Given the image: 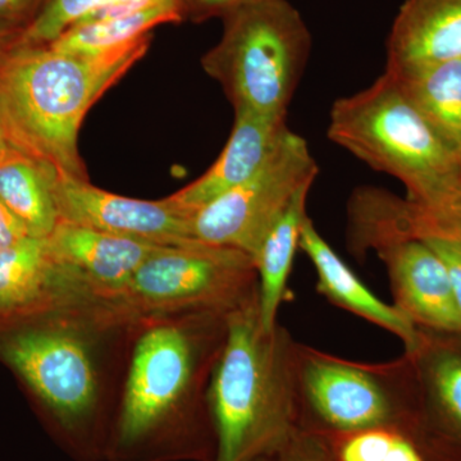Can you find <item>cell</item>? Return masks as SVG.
<instances>
[{
	"label": "cell",
	"instance_id": "obj_12",
	"mask_svg": "<svg viewBox=\"0 0 461 461\" xmlns=\"http://www.w3.org/2000/svg\"><path fill=\"white\" fill-rule=\"evenodd\" d=\"M386 266L395 308L418 329L461 335V311L445 264L420 239L373 245Z\"/></svg>",
	"mask_w": 461,
	"mask_h": 461
},
{
	"label": "cell",
	"instance_id": "obj_3",
	"mask_svg": "<svg viewBox=\"0 0 461 461\" xmlns=\"http://www.w3.org/2000/svg\"><path fill=\"white\" fill-rule=\"evenodd\" d=\"M227 327L209 386L214 461H256L300 429L299 342L280 323L264 329L259 297L230 312Z\"/></svg>",
	"mask_w": 461,
	"mask_h": 461
},
{
	"label": "cell",
	"instance_id": "obj_16",
	"mask_svg": "<svg viewBox=\"0 0 461 461\" xmlns=\"http://www.w3.org/2000/svg\"><path fill=\"white\" fill-rule=\"evenodd\" d=\"M300 249L313 263L317 291L332 304L345 309L402 339L405 353H414L421 342V330L393 305H388L360 281V278L330 248L311 218L300 236Z\"/></svg>",
	"mask_w": 461,
	"mask_h": 461
},
{
	"label": "cell",
	"instance_id": "obj_19",
	"mask_svg": "<svg viewBox=\"0 0 461 461\" xmlns=\"http://www.w3.org/2000/svg\"><path fill=\"white\" fill-rule=\"evenodd\" d=\"M51 167L14 153L0 163V199L23 221L32 238L47 239L59 222Z\"/></svg>",
	"mask_w": 461,
	"mask_h": 461
},
{
	"label": "cell",
	"instance_id": "obj_23",
	"mask_svg": "<svg viewBox=\"0 0 461 461\" xmlns=\"http://www.w3.org/2000/svg\"><path fill=\"white\" fill-rule=\"evenodd\" d=\"M113 0H47L38 16L20 33L14 44L36 47L56 41L60 33Z\"/></svg>",
	"mask_w": 461,
	"mask_h": 461
},
{
	"label": "cell",
	"instance_id": "obj_25",
	"mask_svg": "<svg viewBox=\"0 0 461 461\" xmlns=\"http://www.w3.org/2000/svg\"><path fill=\"white\" fill-rule=\"evenodd\" d=\"M445 264L461 311V238L451 233H429L420 238Z\"/></svg>",
	"mask_w": 461,
	"mask_h": 461
},
{
	"label": "cell",
	"instance_id": "obj_31",
	"mask_svg": "<svg viewBox=\"0 0 461 461\" xmlns=\"http://www.w3.org/2000/svg\"><path fill=\"white\" fill-rule=\"evenodd\" d=\"M12 38H14V29L0 23V51L3 50V48H5L8 42L12 41Z\"/></svg>",
	"mask_w": 461,
	"mask_h": 461
},
{
	"label": "cell",
	"instance_id": "obj_4",
	"mask_svg": "<svg viewBox=\"0 0 461 461\" xmlns=\"http://www.w3.org/2000/svg\"><path fill=\"white\" fill-rule=\"evenodd\" d=\"M54 311L50 323L5 339L0 353L41 402L67 453L105 461L114 414L102 393L96 335L114 329L87 311Z\"/></svg>",
	"mask_w": 461,
	"mask_h": 461
},
{
	"label": "cell",
	"instance_id": "obj_9",
	"mask_svg": "<svg viewBox=\"0 0 461 461\" xmlns=\"http://www.w3.org/2000/svg\"><path fill=\"white\" fill-rule=\"evenodd\" d=\"M318 172L308 142L288 129L254 177L191 212V239L256 258L273 224L297 191L313 185Z\"/></svg>",
	"mask_w": 461,
	"mask_h": 461
},
{
	"label": "cell",
	"instance_id": "obj_15",
	"mask_svg": "<svg viewBox=\"0 0 461 461\" xmlns=\"http://www.w3.org/2000/svg\"><path fill=\"white\" fill-rule=\"evenodd\" d=\"M461 59V0H405L387 41L390 71Z\"/></svg>",
	"mask_w": 461,
	"mask_h": 461
},
{
	"label": "cell",
	"instance_id": "obj_18",
	"mask_svg": "<svg viewBox=\"0 0 461 461\" xmlns=\"http://www.w3.org/2000/svg\"><path fill=\"white\" fill-rule=\"evenodd\" d=\"M461 168V59L417 71H390Z\"/></svg>",
	"mask_w": 461,
	"mask_h": 461
},
{
	"label": "cell",
	"instance_id": "obj_17",
	"mask_svg": "<svg viewBox=\"0 0 461 461\" xmlns=\"http://www.w3.org/2000/svg\"><path fill=\"white\" fill-rule=\"evenodd\" d=\"M312 185L297 191L263 240L256 258L259 278V312L264 329L273 330L278 324V311L286 299L288 278L294 258L300 248L303 226L308 220L306 200Z\"/></svg>",
	"mask_w": 461,
	"mask_h": 461
},
{
	"label": "cell",
	"instance_id": "obj_24",
	"mask_svg": "<svg viewBox=\"0 0 461 461\" xmlns=\"http://www.w3.org/2000/svg\"><path fill=\"white\" fill-rule=\"evenodd\" d=\"M256 461H338L329 438L297 429L281 445Z\"/></svg>",
	"mask_w": 461,
	"mask_h": 461
},
{
	"label": "cell",
	"instance_id": "obj_14",
	"mask_svg": "<svg viewBox=\"0 0 461 461\" xmlns=\"http://www.w3.org/2000/svg\"><path fill=\"white\" fill-rule=\"evenodd\" d=\"M421 342L405 353L415 396V429H436L461 446V335L420 330Z\"/></svg>",
	"mask_w": 461,
	"mask_h": 461
},
{
	"label": "cell",
	"instance_id": "obj_20",
	"mask_svg": "<svg viewBox=\"0 0 461 461\" xmlns=\"http://www.w3.org/2000/svg\"><path fill=\"white\" fill-rule=\"evenodd\" d=\"M54 268L47 239L29 238L0 250V314L53 308Z\"/></svg>",
	"mask_w": 461,
	"mask_h": 461
},
{
	"label": "cell",
	"instance_id": "obj_7",
	"mask_svg": "<svg viewBox=\"0 0 461 461\" xmlns=\"http://www.w3.org/2000/svg\"><path fill=\"white\" fill-rule=\"evenodd\" d=\"M259 297L256 260L214 245L162 247L133 275L129 286L100 306L117 329L189 312L230 313Z\"/></svg>",
	"mask_w": 461,
	"mask_h": 461
},
{
	"label": "cell",
	"instance_id": "obj_29",
	"mask_svg": "<svg viewBox=\"0 0 461 461\" xmlns=\"http://www.w3.org/2000/svg\"><path fill=\"white\" fill-rule=\"evenodd\" d=\"M29 230L0 199V250L29 238Z\"/></svg>",
	"mask_w": 461,
	"mask_h": 461
},
{
	"label": "cell",
	"instance_id": "obj_2",
	"mask_svg": "<svg viewBox=\"0 0 461 461\" xmlns=\"http://www.w3.org/2000/svg\"><path fill=\"white\" fill-rule=\"evenodd\" d=\"M150 42L148 33L95 56L50 45L14 44L9 53L0 51V121L12 147L58 176L86 180L77 148L85 115L145 56Z\"/></svg>",
	"mask_w": 461,
	"mask_h": 461
},
{
	"label": "cell",
	"instance_id": "obj_5",
	"mask_svg": "<svg viewBox=\"0 0 461 461\" xmlns=\"http://www.w3.org/2000/svg\"><path fill=\"white\" fill-rule=\"evenodd\" d=\"M327 136L402 182L417 217H435L461 198L460 166L387 72L366 89L336 100Z\"/></svg>",
	"mask_w": 461,
	"mask_h": 461
},
{
	"label": "cell",
	"instance_id": "obj_1",
	"mask_svg": "<svg viewBox=\"0 0 461 461\" xmlns=\"http://www.w3.org/2000/svg\"><path fill=\"white\" fill-rule=\"evenodd\" d=\"M229 314L189 312L136 324L105 461L215 460L209 386Z\"/></svg>",
	"mask_w": 461,
	"mask_h": 461
},
{
	"label": "cell",
	"instance_id": "obj_26",
	"mask_svg": "<svg viewBox=\"0 0 461 461\" xmlns=\"http://www.w3.org/2000/svg\"><path fill=\"white\" fill-rule=\"evenodd\" d=\"M411 232L414 239L423 238L429 233H451L461 238V198L435 217H411Z\"/></svg>",
	"mask_w": 461,
	"mask_h": 461
},
{
	"label": "cell",
	"instance_id": "obj_11",
	"mask_svg": "<svg viewBox=\"0 0 461 461\" xmlns=\"http://www.w3.org/2000/svg\"><path fill=\"white\" fill-rule=\"evenodd\" d=\"M54 198L59 221L162 247L195 242L190 236L189 214L167 198L158 202L124 198L87 180L58 175Z\"/></svg>",
	"mask_w": 461,
	"mask_h": 461
},
{
	"label": "cell",
	"instance_id": "obj_10",
	"mask_svg": "<svg viewBox=\"0 0 461 461\" xmlns=\"http://www.w3.org/2000/svg\"><path fill=\"white\" fill-rule=\"evenodd\" d=\"M47 244L67 297L89 311L129 286L141 264L162 248L66 221L58 222Z\"/></svg>",
	"mask_w": 461,
	"mask_h": 461
},
{
	"label": "cell",
	"instance_id": "obj_13",
	"mask_svg": "<svg viewBox=\"0 0 461 461\" xmlns=\"http://www.w3.org/2000/svg\"><path fill=\"white\" fill-rule=\"evenodd\" d=\"M287 130L285 117H269L235 108V124L222 154L202 177L167 200L190 214L235 189L263 168Z\"/></svg>",
	"mask_w": 461,
	"mask_h": 461
},
{
	"label": "cell",
	"instance_id": "obj_6",
	"mask_svg": "<svg viewBox=\"0 0 461 461\" xmlns=\"http://www.w3.org/2000/svg\"><path fill=\"white\" fill-rule=\"evenodd\" d=\"M222 20V38L204 58L206 71L233 107L286 118L312 50L304 18L290 0H254Z\"/></svg>",
	"mask_w": 461,
	"mask_h": 461
},
{
	"label": "cell",
	"instance_id": "obj_21",
	"mask_svg": "<svg viewBox=\"0 0 461 461\" xmlns=\"http://www.w3.org/2000/svg\"><path fill=\"white\" fill-rule=\"evenodd\" d=\"M182 20L185 17L180 0H168L127 16L76 23L48 45L63 53L95 56L138 41L157 26Z\"/></svg>",
	"mask_w": 461,
	"mask_h": 461
},
{
	"label": "cell",
	"instance_id": "obj_28",
	"mask_svg": "<svg viewBox=\"0 0 461 461\" xmlns=\"http://www.w3.org/2000/svg\"><path fill=\"white\" fill-rule=\"evenodd\" d=\"M45 2L47 0H0V23L11 29L21 21H27L29 25Z\"/></svg>",
	"mask_w": 461,
	"mask_h": 461
},
{
	"label": "cell",
	"instance_id": "obj_8",
	"mask_svg": "<svg viewBox=\"0 0 461 461\" xmlns=\"http://www.w3.org/2000/svg\"><path fill=\"white\" fill-rule=\"evenodd\" d=\"M297 408L299 429L317 435L391 429L412 436L415 396L408 357L351 362L299 344Z\"/></svg>",
	"mask_w": 461,
	"mask_h": 461
},
{
	"label": "cell",
	"instance_id": "obj_30",
	"mask_svg": "<svg viewBox=\"0 0 461 461\" xmlns=\"http://www.w3.org/2000/svg\"><path fill=\"white\" fill-rule=\"evenodd\" d=\"M14 153H17V150L12 147L5 126H3L2 121H0V163H2L3 160L8 159L9 157L14 156Z\"/></svg>",
	"mask_w": 461,
	"mask_h": 461
},
{
	"label": "cell",
	"instance_id": "obj_27",
	"mask_svg": "<svg viewBox=\"0 0 461 461\" xmlns=\"http://www.w3.org/2000/svg\"><path fill=\"white\" fill-rule=\"evenodd\" d=\"M254 0H180L184 17L204 21L212 17H224L233 9Z\"/></svg>",
	"mask_w": 461,
	"mask_h": 461
},
{
	"label": "cell",
	"instance_id": "obj_22",
	"mask_svg": "<svg viewBox=\"0 0 461 461\" xmlns=\"http://www.w3.org/2000/svg\"><path fill=\"white\" fill-rule=\"evenodd\" d=\"M327 438L338 461H427L414 437L399 429H366Z\"/></svg>",
	"mask_w": 461,
	"mask_h": 461
}]
</instances>
